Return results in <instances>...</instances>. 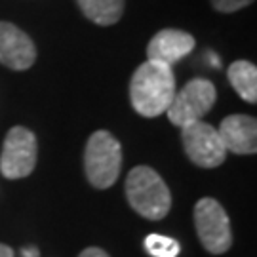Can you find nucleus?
I'll list each match as a JSON object with an SVG mask.
<instances>
[{
	"label": "nucleus",
	"instance_id": "nucleus-12",
	"mask_svg": "<svg viewBox=\"0 0 257 257\" xmlns=\"http://www.w3.org/2000/svg\"><path fill=\"white\" fill-rule=\"evenodd\" d=\"M82 14L97 25H114L124 14V0H76Z\"/></svg>",
	"mask_w": 257,
	"mask_h": 257
},
{
	"label": "nucleus",
	"instance_id": "nucleus-13",
	"mask_svg": "<svg viewBox=\"0 0 257 257\" xmlns=\"http://www.w3.org/2000/svg\"><path fill=\"white\" fill-rule=\"evenodd\" d=\"M145 249L153 257H177L179 255V242L164 234H149L145 238Z\"/></svg>",
	"mask_w": 257,
	"mask_h": 257
},
{
	"label": "nucleus",
	"instance_id": "nucleus-6",
	"mask_svg": "<svg viewBox=\"0 0 257 257\" xmlns=\"http://www.w3.org/2000/svg\"><path fill=\"white\" fill-rule=\"evenodd\" d=\"M37 138L31 130L23 126H14L8 132L2 145L0 172L8 179L27 177L37 166Z\"/></svg>",
	"mask_w": 257,
	"mask_h": 257
},
{
	"label": "nucleus",
	"instance_id": "nucleus-5",
	"mask_svg": "<svg viewBox=\"0 0 257 257\" xmlns=\"http://www.w3.org/2000/svg\"><path fill=\"white\" fill-rule=\"evenodd\" d=\"M217 92L210 80L194 78L179 93H175L170 107L166 110L172 124L183 128L185 124L202 120L211 110Z\"/></svg>",
	"mask_w": 257,
	"mask_h": 257
},
{
	"label": "nucleus",
	"instance_id": "nucleus-2",
	"mask_svg": "<svg viewBox=\"0 0 257 257\" xmlns=\"http://www.w3.org/2000/svg\"><path fill=\"white\" fill-rule=\"evenodd\" d=\"M126 198L141 217L158 221L172 208V194L166 181L149 166H136L126 179Z\"/></svg>",
	"mask_w": 257,
	"mask_h": 257
},
{
	"label": "nucleus",
	"instance_id": "nucleus-16",
	"mask_svg": "<svg viewBox=\"0 0 257 257\" xmlns=\"http://www.w3.org/2000/svg\"><path fill=\"white\" fill-rule=\"evenodd\" d=\"M0 257H14V249L6 244H0Z\"/></svg>",
	"mask_w": 257,
	"mask_h": 257
},
{
	"label": "nucleus",
	"instance_id": "nucleus-14",
	"mask_svg": "<svg viewBox=\"0 0 257 257\" xmlns=\"http://www.w3.org/2000/svg\"><path fill=\"white\" fill-rule=\"evenodd\" d=\"M253 0H211L213 8L217 12H223V14H232L236 10L246 8L248 4H251Z\"/></svg>",
	"mask_w": 257,
	"mask_h": 257
},
{
	"label": "nucleus",
	"instance_id": "nucleus-1",
	"mask_svg": "<svg viewBox=\"0 0 257 257\" xmlns=\"http://www.w3.org/2000/svg\"><path fill=\"white\" fill-rule=\"evenodd\" d=\"M175 95V76L170 65L145 61L130 82V99L141 116L155 118L168 110Z\"/></svg>",
	"mask_w": 257,
	"mask_h": 257
},
{
	"label": "nucleus",
	"instance_id": "nucleus-9",
	"mask_svg": "<svg viewBox=\"0 0 257 257\" xmlns=\"http://www.w3.org/2000/svg\"><path fill=\"white\" fill-rule=\"evenodd\" d=\"M219 138L230 153L253 155L257 151V122L248 114H230L221 122Z\"/></svg>",
	"mask_w": 257,
	"mask_h": 257
},
{
	"label": "nucleus",
	"instance_id": "nucleus-11",
	"mask_svg": "<svg viewBox=\"0 0 257 257\" xmlns=\"http://www.w3.org/2000/svg\"><path fill=\"white\" fill-rule=\"evenodd\" d=\"M229 80L238 95L248 103L257 101V69L249 61H234L229 67Z\"/></svg>",
	"mask_w": 257,
	"mask_h": 257
},
{
	"label": "nucleus",
	"instance_id": "nucleus-10",
	"mask_svg": "<svg viewBox=\"0 0 257 257\" xmlns=\"http://www.w3.org/2000/svg\"><path fill=\"white\" fill-rule=\"evenodd\" d=\"M194 48V38L179 29H164L158 31L155 37L151 38L147 46L149 61H158V63L172 65L179 61L181 57L191 54Z\"/></svg>",
	"mask_w": 257,
	"mask_h": 257
},
{
	"label": "nucleus",
	"instance_id": "nucleus-17",
	"mask_svg": "<svg viewBox=\"0 0 257 257\" xmlns=\"http://www.w3.org/2000/svg\"><path fill=\"white\" fill-rule=\"evenodd\" d=\"M23 257H38L37 248H25L23 249Z\"/></svg>",
	"mask_w": 257,
	"mask_h": 257
},
{
	"label": "nucleus",
	"instance_id": "nucleus-4",
	"mask_svg": "<svg viewBox=\"0 0 257 257\" xmlns=\"http://www.w3.org/2000/svg\"><path fill=\"white\" fill-rule=\"evenodd\" d=\"M194 225L202 246L210 253H225L232 244V230L225 208L215 198H200L194 206Z\"/></svg>",
	"mask_w": 257,
	"mask_h": 257
},
{
	"label": "nucleus",
	"instance_id": "nucleus-3",
	"mask_svg": "<svg viewBox=\"0 0 257 257\" xmlns=\"http://www.w3.org/2000/svg\"><path fill=\"white\" fill-rule=\"evenodd\" d=\"M122 168V147L107 130H97L88 139L84 153V170L95 189H109L116 183Z\"/></svg>",
	"mask_w": 257,
	"mask_h": 257
},
{
	"label": "nucleus",
	"instance_id": "nucleus-8",
	"mask_svg": "<svg viewBox=\"0 0 257 257\" xmlns=\"http://www.w3.org/2000/svg\"><path fill=\"white\" fill-rule=\"evenodd\" d=\"M37 59L35 42L19 27L0 21V63L14 71H27Z\"/></svg>",
	"mask_w": 257,
	"mask_h": 257
},
{
	"label": "nucleus",
	"instance_id": "nucleus-15",
	"mask_svg": "<svg viewBox=\"0 0 257 257\" xmlns=\"http://www.w3.org/2000/svg\"><path fill=\"white\" fill-rule=\"evenodd\" d=\"M78 257H109V253L101 248H86Z\"/></svg>",
	"mask_w": 257,
	"mask_h": 257
},
{
	"label": "nucleus",
	"instance_id": "nucleus-7",
	"mask_svg": "<svg viewBox=\"0 0 257 257\" xmlns=\"http://www.w3.org/2000/svg\"><path fill=\"white\" fill-rule=\"evenodd\" d=\"M181 139L187 156L200 168H217L225 162L227 149L221 141L217 130L211 124L198 120L185 124L181 128Z\"/></svg>",
	"mask_w": 257,
	"mask_h": 257
}]
</instances>
